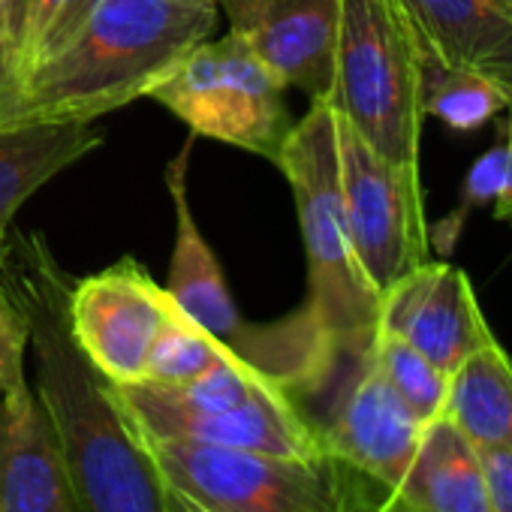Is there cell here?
<instances>
[{
    "label": "cell",
    "instance_id": "obj_1",
    "mask_svg": "<svg viewBox=\"0 0 512 512\" xmlns=\"http://www.w3.org/2000/svg\"><path fill=\"white\" fill-rule=\"evenodd\" d=\"M0 278L22 305L37 395L58 434L79 512H169V488L109 383L70 335V278L40 235H19Z\"/></svg>",
    "mask_w": 512,
    "mask_h": 512
},
{
    "label": "cell",
    "instance_id": "obj_2",
    "mask_svg": "<svg viewBox=\"0 0 512 512\" xmlns=\"http://www.w3.org/2000/svg\"><path fill=\"white\" fill-rule=\"evenodd\" d=\"M217 7L181 0H97L76 37L4 100L0 124L97 121L148 97L169 70L214 34Z\"/></svg>",
    "mask_w": 512,
    "mask_h": 512
},
{
    "label": "cell",
    "instance_id": "obj_3",
    "mask_svg": "<svg viewBox=\"0 0 512 512\" xmlns=\"http://www.w3.org/2000/svg\"><path fill=\"white\" fill-rule=\"evenodd\" d=\"M335 121L338 115L329 100H311V109L293 124L275 166L284 172L299 208L308 256L305 308L338 350H359L377 338L380 296L368 284L350 241Z\"/></svg>",
    "mask_w": 512,
    "mask_h": 512
},
{
    "label": "cell",
    "instance_id": "obj_4",
    "mask_svg": "<svg viewBox=\"0 0 512 512\" xmlns=\"http://www.w3.org/2000/svg\"><path fill=\"white\" fill-rule=\"evenodd\" d=\"M190 148L193 139L184 142L178 157L166 166V187L175 205V247L166 293L184 317H190L199 329L220 341L238 362L296 398L320 383L338 347L305 305L275 323H247L238 314L223 269L211 253L187 199Z\"/></svg>",
    "mask_w": 512,
    "mask_h": 512
},
{
    "label": "cell",
    "instance_id": "obj_5",
    "mask_svg": "<svg viewBox=\"0 0 512 512\" xmlns=\"http://www.w3.org/2000/svg\"><path fill=\"white\" fill-rule=\"evenodd\" d=\"M169 491L202 512H374L377 479L335 455H269L250 449L142 440Z\"/></svg>",
    "mask_w": 512,
    "mask_h": 512
},
{
    "label": "cell",
    "instance_id": "obj_6",
    "mask_svg": "<svg viewBox=\"0 0 512 512\" xmlns=\"http://www.w3.org/2000/svg\"><path fill=\"white\" fill-rule=\"evenodd\" d=\"M332 106L377 154L419 169L416 40L401 0H341Z\"/></svg>",
    "mask_w": 512,
    "mask_h": 512
},
{
    "label": "cell",
    "instance_id": "obj_7",
    "mask_svg": "<svg viewBox=\"0 0 512 512\" xmlns=\"http://www.w3.org/2000/svg\"><path fill=\"white\" fill-rule=\"evenodd\" d=\"M287 88L241 37L226 34L193 46L148 100L169 109L196 136L220 139L278 163L293 130Z\"/></svg>",
    "mask_w": 512,
    "mask_h": 512
},
{
    "label": "cell",
    "instance_id": "obj_8",
    "mask_svg": "<svg viewBox=\"0 0 512 512\" xmlns=\"http://www.w3.org/2000/svg\"><path fill=\"white\" fill-rule=\"evenodd\" d=\"M293 404L326 455L377 479L389 491L404 479L425 425L392 392L374 362V344L338 350L317 386Z\"/></svg>",
    "mask_w": 512,
    "mask_h": 512
},
{
    "label": "cell",
    "instance_id": "obj_9",
    "mask_svg": "<svg viewBox=\"0 0 512 512\" xmlns=\"http://www.w3.org/2000/svg\"><path fill=\"white\" fill-rule=\"evenodd\" d=\"M335 124L350 241L368 284L383 296L407 272L428 263L431 238L419 169L377 154L341 115Z\"/></svg>",
    "mask_w": 512,
    "mask_h": 512
},
{
    "label": "cell",
    "instance_id": "obj_10",
    "mask_svg": "<svg viewBox=\"0 0 512 512\" xmlns=\"http://www.w3.org/2000/svg\"><path fill=\"white\" fill-rule=\"evenodd\" d=\"M169 293L133 256L70 284V335L112 386L142 383L154 338L163 326Z\"/></svg>",
    "mask_w": 512,
    "mask_h": 512
},
{
    "label": "cell",
    "instance_id": "obj_11",
    "mask_svg": "<svg viewBox=\"0 0 512 512\" xmlns=\"http://www.w3.org/2000/svg\"><path fill=\"white\" fill-rule=\"evenodd\" d=\"M109 389L139 440H178L293 458L326 455L314 428L305 422L290 395L278 386H266L250 401L214 413H175L145 404L112 383Z\"/></svg>",
    "mask_w": 512,
    "mask_h": 512
},
{
    "label": "cell",
    "instance_id": "obj_12",
    "mask_svg": "<svg viewBox=\"0 0 512 512\" xmlns=\"http://www.w3.org/2000/svg\"><path fill=\"white\" fill-rule=\"evenodd\" d=\"M380 329L398 335L443 374L494 341L470 278L446 263H422L380 296Z\"/></svg>",
    "mask_w": 512,
    "mask_h": 512
},
{
    "label": "cell",
    "instance_id": "obj_13",
    "mask_svg": "<svg viewBox=\"0 0 512 512\" xmlns=\"http://www.w3.org/2000/svg\"><path fill=\"white\" fill-rule=\"evenodd\" d=\"M229 34L241 37L290 88L311 100L335 91L341 0H217Z\"/></svg>",
    "mask_w": 512,
    "mask_h": 512
},
{
    "label": "cell",
    "instance_id": "obj_14",
    "mask_svg": "<svg viewBox=\"0 0 512 512\" xmlns=\"http://www.w3.org/2000/svg\"><path fill=\"white\" fill-rule=\"evenodd\" d=\"M0 512H79L58 434L28 380L0 398Z\"/></svg>",
    "mask_w": 512,
    "mask_h": 512
},
{
    "label": "cell",
    "instance_id": "obj_15",
    "mask_svg": "<svg viewBox=\"0 0 512 512\" xmlns=\"http://www.w3.org/2000/svg\"><path fill=\"white\" fill-rule=\"evenodd\" d=\"M374 512H494L479 446L446 416L425 425L404 479Z\"/></svg>",
    "mask_w": 512,
    "mask_h": 512
},
{
    "label": "cell",
    "instance_id": "obj_16",
    "mask_svg": "<svg viewBox=\"0 0 512 512\" xmlns=\"http://www.w3.org/2000/svg\"><path fill=\"white\" fill-rule=\"evenodd\" d=\"M413 34L443 61L512 91V10L503 0H401Z\"/></svg>",
    "mask_w": 512,
    "mask_h": 512
},
{
    "label": "cell",
    "instance_id": "obj_17",
    "mask_svg": "<svg viewBox=\"0 0 512 512\" xmlns=\"http://www.w3.org/2000/svg\"><path fill=\"white\" fill-rule=\"evenodd\" d=\"M103 145L94 121L0 124V229L55 175Z\"/></svg>",
    "mask_w": 512,
    "mask_h": 512
},
{
    "label": "cell",
    "instance_id": "obj_18",
    "mask_svg": "<svg viewBox=\"0 0 512 512\" xmlns=\"http://www.w3.org/2000/svg\"><path fill=\"white\" fill-rule=\"evenodd\" d=\"M443 416L476 446L512 452V362L497 341L452 371Z\"/></svg>",
    "mask_w": 512,
    "mask_h": 512
},
{
    "label": "cell",
    "instance_id": "obj_19",
    "mask_svg": "<svg viewBox=\"0 0 512 512\" xmlns=\"http://www.w3.org/2000/svg\"><path fill=\"white\" fill-rule=\"evenodd\" d=\"M416 79H419V112L422 118H440L452 130H479L497 112L509 109L512 91L500 82L443 61L416 34Z\"/></svg>",
    "mask_w": 512,
    "mask_h": 512
},
{
    "label": "cell",
    "instance_id": "obj_20",
    "mask_svg": "<svg viewBox=\"0 0 512 512\" xmlns=\"http://www.w3.org/2000/svg\"><path fill=\"white\" fill-rule=\"evenodd\" d=\"M223 362H238V359L220 341H214L205 329H199L190 317H184L169 299V308L154 338L142 383H160V386L187 383L214 371Z\"/></svg>",
    "mask_w": 512,
    "mask_h": 512
},
{
    "label": "cell",
    "instance_id": "obj_21",
    "mask_svg": "<svg viewBox=\"0 0 512 512\" xmlns=\"http://www.w3.org/2000/svg\"><path fill=\"white\" fill-rule=\"evenodd\" d=\"M374 362L392 392L407 404V410L422 422H434L446 410L449 395V374H443L431 359H425L416 347L377 329L374 338Z\"/></svg>",
    "mask_w": 512,
    "mask_h": 512
},
{
    "label": "cell",
    "instance_id": "obj_22",
    "mask_svg": "<svg viewBox=\"0 0 512 512\" xmlns=\"http://www.w3.org/2000/svg\"><path fill=\"white\" fill-rule=\"evenodd\" d=\"M94 7L97 0H28L19 40V82L76 37Z\"/></svg>",
    "mask_w": 512,
    "mask_h": 512
},
{
    "label": "cell",
    "instance_id": "obj_23",
    "mask_svg": "<svg viewBox=\"0 0 512 512\" xmlns=\"http://www.w3.org/2000/svg\"><path fill=\"white\" fill-rule=\"evenodd\" d=\"M503 181H506V145H494L485 157H479L467 178H464V187H461V199L455 205L452 214L443 217V223L437 226L434 232V241L440 250H452L467 214L485 202H494L503 190Z\"/></svg>",
    "mask_w": 512,
    "mask_h": 512
},
{
    "label": "cell",
    "instance_id": "obj_24",
    "mask_svg": "<svg viewBox=\"0 0 512 512\" xmlns=\"http://www.w3.org/2000/svg\"><path fill=\"white\" fill-rule=\"evenodd\" d=\"M31 350V326L16 302V296L0 284V398H4L16 383L28 380L25 356Z\"/></svg>",
    "mask_w": 512,
    "mask_h": 512
},
{
    "label": "cell",
    "instance_id": "obj_25",
    "mask_svg": "<svg viewBox=\"0 0 512 512\" xmlns=\"http://www.w3.org/2000/svg\"><path fill=\"white\" fill-rule=\"evenodd\" d=\"M494 512H512V452L479 446Z\"/></svg>",
    "mask_w": 512,
    "mask_h": 512
},
{
    "label": "cell",
    "instance_id": "obj_26",
    "mask_svg": "<svg viewBox=\"0 0 512 512\" xmlns=\"http://www.w3.org/2000/svg\"><path fill=\"white\" fill-rule=\"evenodd\" d=\"M19 85V55L7 34L4 16H0V100H4Z\"/></svg>",
    "mask_w": 512,
    "mask_h": 512
},
{
    "label": "cell",
    "instance_id": "obj_27",
    "mask_svg": "<svg viewBox=\"0 0 512 512\" xmlns=\"http://www.w3.org/2000/svg\"><path fill=\"white\" fill-rule=\"evenodd\" d=\"M25 13H28V0H0V16H4V25L16 46V55H19V40H22V28H25Z\"/></svg>",
    "mask_w": 512,
    "mask_h": 512
},
{
    "label": "cell",
    "instance_id": "obj_28",
    "mask_svg": "<svg viewBox=\"0 0 512 512\" xmlns=\"http://www.w3.org/2000/svg\"><path fill=\"white\" fill-rule=\"evenodd\" d=\"M169 512H202L199 506L187 503L184 497H178L175 491H169Z\"/></svg>",
    "mask_w": 512,
    "mask_h": 512
},
{
    "label": "cell",
    "instance_id": "obj_29",
    "mask_svg": "<svg viewBox=\"0 0 512 512\" xmlns=\"http://www.w3.org/2000/svg\"><path fill=\"white\" fill-rule=\"evenodd\" d=\"M7 253H10V229H0V272H4Z\"/></svg>",
    "mask_w": 512,
    "mask_h": 512
},
{
    "label": "cell",
    "instance_id": "obj_30",
    "mask_svg": "<svg viewBox=\"0 0 512 512\" xmlns=\"http://www.w3.org/2000/svg\"><path fill=\"white\" fill-rule=\"evenodd\" d=\"M181 4H193V7H217V0H181Z\"/></svg>",
    "mask_w": 512,
    "mask_h": 512
},
{
    "label": "cell",
    "instance_id": "obj_31",
    "mask_svg": "<svg viewBox=\"0 0 512 512\" xmlns=\"http://www.w3.org/2000/svg\"><path fill=\"white\" fill-rule=\"evenodd\" d=\"M503 4H506V7H509V10H512V0H503Z\"/></svg>",
    "mask_w": 512,
    "mask_h": 512
},
{
    "label": "cell",
    "instance_id": "obj_32",
    "mask_svg": "<svg viewBox=\"0 0 512 512\" xmlns=\"http://www.w3.org/2000/svg\"><path fill=\"white\" fill-rule=\"evenodd\" d=\"M509 109H512V103H509ZM509 121H512V118H509Z\"/></svg>",
    "mask_w": 512,
    "mask_h": 512
}]
</instances>
